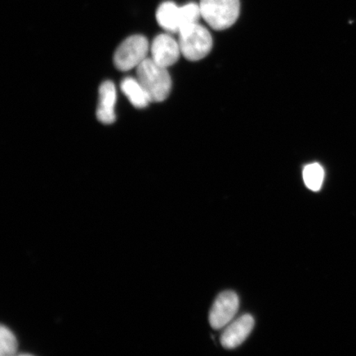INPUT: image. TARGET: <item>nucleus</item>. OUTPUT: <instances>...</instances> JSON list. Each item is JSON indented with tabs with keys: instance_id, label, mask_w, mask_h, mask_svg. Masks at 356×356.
<instances>
[{
	"instance_id": "1",
	"label": "nucleus",
	"mask_w": 356,
	"mask_h": 356,
	"mask_svg": "<svg viewBox=\"0 0 356 356\" xmlns=\"http://www.w3.org/2000/svg\"><path fill=\"white\" fill-rule=\"evenodd\" d=\"M136 69L138 81L144 88L150 102L166 100L172 89V79L168 68L147 58Z\"/></svg>"
},
{
	"instance_id": "2",
	"label": "nucleus",
	"mask_w": 356,
	"mask_h": 356,
	"mask_svg": "<svg viewBox=\"0 0 356 356\" xmlns=\"http://www.w3.org/2000/svg\"><path fill=\"white\" fill-rule=\"evenodd\" d=\"M202 19L211 29L222 31L232 26L240 13V0H200Z\"/></svg>"
},
{
	"instance_id": "3",
	"label": "nucleus",
	"mask_w": 356,
	"mask_h": 356,
	"mask_svg": "<svg viewBox=\"0 0 356 356\" xmlns=\"http://www.w3.org/2000/svg\"><path fill=\"white\" fill-rule=\"evenodd\" d=\"M179 46L182 56L191 61L206 57L211 51L213 40L209 31L195 24L179 31Z\"/></svg>"
},
{
	"instance_id": "4",
	"label": "nucleus",
	"mask_w": 356,
	"mask_h": 356,
	"mask_svg": "<svg viewBox=\"0 0 356 356\" xmlns=\"http://www.w3.org/2000/svg\"><path fill=\"white\" fill-rule=\"evenodd\" d=\"M149 50L148 40L144 35H134L120 44L114 55V64L119 70L137 68L147 59Z\"/></svg>"
},
{
	"instance_id": "5",
	"label": "nucleus",
	"mask_w": 356,
	"mask_h": 356,
	"mask_svg": "<svg viewBox=\"0 0 356 356\" xmlns=\"http://www.w3.org/2000/svg\"><path fill=\"white\" fill-rule=\"evenodd\" d=\"M239 300L234 291L220 293L211 307L210 316L211 326L213 329H221L228 325L237 314Z\"/></svg>"
},
{
	"instance_id": "6",
	"label": "nucleus",
	"mask_w": 356,
	"mask_h": 356,
	"mask_svg": "<svg viewBox=\"0 0 356 356\" xmlns=\"http://www.w3.org/2000/svg\"><path fill=\"white\" fill-rule=\"evenodd\" d=\"M151 55L156 63L168 68L176 63L181 54L179 42L168 34H160L151 44Z\"/></svg>"
},
{
	"instance_id": "7",
	"label": "nucleus",
	"mask_w": 356,
	"mask_h": 356,
	"mask_svg": "<svg viewBox=\"0 0 356 356\" xmlns=\"http://www.w3.org/2000/svg\"><path fill=\"white\" fill-rule=\"evenodd\" d=\"M254 318L250 314H244L230 323L222 333L220 341L226 349H234L247 339L254 327Z\"/></svg>"
},
{
	"instance_id": "8",
	"label": "nucleus",
	"mask_w": 356,
	"mask_h": 356,
	"mask_svg": "<svg viewBox=\"0 0 356 356\" xmlns=\"http://www.w3.org/2000/svg\"><path fill=\"white\" fill-rule=\"evenodd\" d=\"M117 102V89L114 83L106 81L99 89V104L97 118L102 124H110L115 121V106Z\"/></svg>"
},
{
	"instance_id": "9",
	"label": "nucleus",
	"mask_w": 356,
	"mask_h": 356,
	"mask_svg": "<svg viewBox=\"0 0 356 356\" xmlns=\"http://www.w3.org/2000/svg\"><path fill=\"white\" fill-rule=\"evenodd\" d=\"M158 24L168 33H178L180 29V7L172 1L163 2L156 12Z\"/></svg>"
},
{
	"instance_id": "10",
	"label": "nucleus",
	"mask_w": 356,
	"mask_h": 356,
	"mask_svg": "<svg viewBox=\"0 0 356 356\" xmlns=\"http://www.w3.org/2000/svg\"><path fill=\"white\" fill-rule=\"evenodd\" d=\"M122 91L137 108H145L149 104L148 95L137 79L126 78L121 84Z\"/></svg>"
},
{
	"instance_id": "11",
	"label": "nucleus",
	"mask_w": 356,
	"mask_h": 356,
	"mask_svg": "<svg viewBox=\"0 0 356 356\" xmlns=\"http://www.w3.org/2000/svg\"><path fill=\"white\" fill-rule=\"evenodd\" d=\"M302 178L307 188L313 191H318L324 181L323 167L317 163L308 164L302 170Z\"/></svg>"
},
{
	"instance_id": "12",
	"label": "nucleus",
	"mask_w": 356,
	"mask_h": 356,
	"mask_svg": "<svg viewBox=\"0 0 356 356\" xmlns=\"http://www.w3.org/2000/svg\"><path fill=\"white\" fill-rule=\"evenodd\" d=\"M202 17L199 3H189L180 7V29L198 24ZM179 33V32H178Z\"/></svg>"
},
{
	"instance_id": "13",
	"label": "nucleus",
	"mask_w": 356,
	"mask_h": 356,
	"mask_svg": "<svg viewBox=\"0 0 356 356\" xmlns=\"http://www.w3.org/2000/svg\"><path fill=\"white\" fill-rule=\"evenodd\" d=\"M0 350L2 355H13L17 350V341L10 329L1 326L0 329Z\"/></svg>"
}]
</instances>
